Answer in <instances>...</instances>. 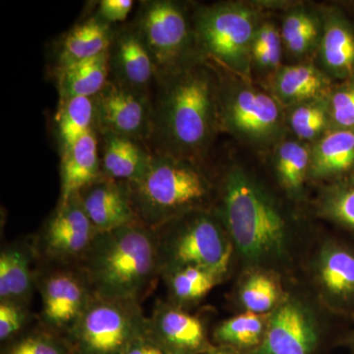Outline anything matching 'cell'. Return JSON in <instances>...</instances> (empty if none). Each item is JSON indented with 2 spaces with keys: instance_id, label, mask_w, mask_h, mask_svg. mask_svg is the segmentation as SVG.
<instances>
[{
  "instance_id": "obj_1",
  "label": "cell",
  "mask_w": 354,
  "mask_h": 354,
  "mask_svg": "<svg viewBox=\"0 0 354 354\" xmlns=\"http://www.w3.org/2000/svg\"><path fill=\"white\" fill-rule=\"evenodd\" d=\"M214 211L225 225L244 271L281 274L292 261L291 221L264 184L239 165L223 172Z\"/></svg>"
},
{
  "instance_id": "obj_2",
  "label": "cell",
  "mask_w": 354,
  "mask_h": 354,
  "mask_svg": "<svg viewBox=\"0 0 354 354\" xmlns=\"http://www.w3.org/2000/svg\"><path fill=\"white\" fill-rule=\"evenodd\" d=\"M156 86L149 147L153 153L201 164L221 131L220 74L199 62Z\"/></svg>"
},
{
  "instance_id": "obj_3",
  "label": "cell",
  "mask_w": 354,
  "mask_h": 354,
  "mask_svg": "<svg viewBox=\"0 0 354 354\" xmlns=\"http://www.w3.org/2000/svg\"><path fill=\"white\" fill-rule=\"evenodd\" d=\"M77 267L97 297L140 302L160 276L155 230L136 223L99 232Z\"/></svg>"
},
{
  "instance_id": "obj_4",
  "label": "cell",
  "mask_w": 354,
  "mask_h": 354,
  "mask_svg": "<svg viewBox=\"0 0 354 354\" xmlns=\"http://www.w3.org/2000/svg\"><path fill=\"white\" fill-rule=\"evenodd\" d=\"M153 153L145 176L124 183L140 223L156 230L190 212L213 209L216 187L200 162Z\"/></svg>"
},
{
  "instance_id": "obj_5",
  "label": "cell",
  "mask_w": 354,
  "mask_h": 354,
  "mask_svg": "<svg viewBox=\"0 0 354 354\" xmlns=\"http://www.w3.org/2000/svg\"><path fill=\"white\" fill-rule=\"evenodd\" d=\"M263 17L257 4L225 1L193 9L198 53L230 75L253 81L251 50Z\"/></svg>"
},
{
  "instance_id": "obj_6",
  "label": "cell",
  "mask_w": 354,
  "mask_h": 354,
  "mask_svg": "<svg viewBox=\"0 0 354 354\" xmlns=\"http://www.w3.org/2000/svg\"><path fill=\"white\" fill-rule=\"evenodd\" d=\"M158 274L200 267L227 277L235 257L225 225L213 209L178 216L155 230Z\"/></svg>"
},
{
  "instance_id": "obj_7",
  "label": "cell",
  "mask_w": 354,
  "mask_h": 354,
  "mask_svg": "<svg viewBox=\"0 0 354 354\" xmlns=\"http://www.w3.org/2000/svg\"><path fill=\"white\" fill-rule=\"evenodd\" d=\"M220 80L221 131L259 150L286 138V109L269 91L230 74Z\"/></svg>"
},
{
  "instance_id": "obj_8",
  "label": "cell",
  "mask_w": 354,
  "mask_h": 354,
  "mask_svg": "<svg viewBox=\"0 0 354 354\" xmlns=\"http://www.w3.org/2000/svg\"><path fill=\"white\" fill-rule=\"evenodd\" d=\"M131 25L152 55L158 80L203 62L198 53L193 9L187 4L174 0L140 2Z\"/></svg>"
},
{
  "instance_id": "obj_9",
  "label": "cell",
  "mask_w": 354,
  "mask_h": 354,
  "mask_svg": "<svg viewBox=\"0 0 354 354\" xmlns=\"http://www.w3.org/2000/svg\"><path fill=\"white\" fill-rule=\"evenodd\" d=\"M147 319L139 301L94 295L64 339L72 354H121L133 342L146 335Z\"/></svg>"
},
{
  "instance_id": "obj_10",
  "label": "cell",
  "mask_w": 354,
  "mask_h": 354,
  "mask_svg": "<svg viewBox=\"0 0 354 354\" xmlns=\"http://www.w3.org/2000/svg\"><path fill=\"white\" fill-rule=\"evenodd\" d=\"M319 312L309 298L286 291L270 313L262 344L249 354H316L325 337V324Z\"/></svg>"
},
{
  "instance_id": "obj_11",
  "label": "cell",
  "mask_w": 354,
  "mask_h": 354,
  "mask_svg": "<svg viewBox=\"0 0 354 354\" xmlns=\"http://www.w3.org/2000/svg\"><path fill=\"white\" fill-rule=\"evenodd\" d=\"M97 134L113 133L149 146L153 133V94L115 82L94 97Z\"/></svg>"
},
{
  "instance_id": "obj_12",
  "label": "cell",
  "mask_w": 354,
  "mask_h": 354,
  "mask_svg": "<svg viewBox=\"0 0 354 354\" xmlns=\"http://www.w3.org/2000/svg\"><path fill=\"white\" fill-rule=\"evenodd\" d=\"M62 268L36 277L41 298V322L46 329L65 337L80 320L94 297L83 272Z\"/></svg>"
},
{
  "instance_id": "obj_13",
  "label": "cell",
  "mask_w": 354,
  "mask_h": 354,
  "mask_svg": "<svg viewBox=\"0 0 354 354\" xmlns=\"http://www.w3.org/2000/svg\"><path fill=\"white\" fill-rule=\"evenodd\" d=\"M312 285L322 308L335 315L354 316V248L327 239L310 264Z\"/></svg>"
},
{
  "instance_id": "obj_14",
  "label": "cell",
  "mask_w": 354,
  "mask_h": 354,
  "mask_svg": "<svg viewBox=\"0 0 354 354\" xmlns=\"http://www.w3.org/2000/svg\"><path fill=\"white\" fill-rule=\"evenodd\" d=\"M97 234L76 194L68 201L58 203L44 223L36 249L50 262L78 266Z\"/></svg>"
},
{
  "instance_id": "obj_15",
  "label": "cell",
  "mask_w": 354,
  "mask_h": 354,
  "mask_svg": "<svg viewBox=\"0 0 354 354\" xmlns=\"http://www.w3.org/2000/svg\"><path fill=\"white\" fill-rule=\"evenodd\" d=\"M146 337L165 354H204L215 346L202 319L169 300L156 304L147 319Z\"/></svg>"
},
{
  "instance_id": "obj_16",
  "label": "cell",
  "mask_w": 354,
  "mask_h": 354,
  "mask_svg": "<svg viewBox=\"0 0 354 354\" xmlns=\"http://www.w3.org/2000/svg\"><path fill=\"white\" fill-rule=\"evenodd\" d=\"M109 79L128 88L152 93L158 73L150 51L131 24L115 28L109 50Z\"/></svg>"
},
{
  "instance_id": "obj_17",
  "label": "cell",
  "mask_w": 354,
  "mask_h": 354,
  "mask_svg": "<svg viewBox=\"0 0 354 354\" xmlns=\"http://www.w3.org/2000/svg\"><path fill=\"white\" fill-rule=\"evenodd\" d=\"M317 66L334 82L354 80V24L339 8L324 7Z\"/></svg>"
},
{
  "instance_id": "obj_18",
  "label": "cell",
  "mask_w": 354,
  "mask_h": 354,
  "mask_svg": "<svg viewBox=\"0 0 354 354\" xmlns=\"http://www.w3.org/2000/svg\"><path fill=\"white\" fill-rule=\"evenodd\" d=\"M78 196L99 232L140 223L124 183L102 176L85 186Z\"/></svg>"
},
{
  "instance_id": "obj_19",
  "label": "cell",
  "mask_w": 354,
  "mask_h": 354,
  "mask_svg": "<svg viewBox=\"0 0 354 354\" xmlns=\"http://www.w3.org/2000/svg\"><path fill=\"white\" fill-rule=\"evenodd\" d=\"M335 82L314 62L283 65L267 90L285 109L329 95Z\"/></svg>"
},
{
  "instance_id": "obj_20",
  "label": "cell",
  "mask_w": 354,
  "mask_h": 354,
  "mask_svg": "<svg viewBox=\"0 0 354 354\" xmlns=\"http://www.w3.org/2000/svg\"><path fill=\"white\" fill-rule=\"evenodd\" d=\"M101 138L102 174L121 183H134L145 176L152 165L155 153L143 142L102 133Z\"/></svg>"
},
{
  "instance_id": "obj_21",
  "label": "cell",
  "mask_w": 354,
  "mask_h": 354,
  "mask_svg": "<svg viewBox=\"0 0 354 354\" xmlns=\"http://www.w3.org/2000/svg\"><path fill=\"white\" fill-rule=\"evenodd\" d=\"M354 171V130L330 129L311 145L310 179L346 180Z\"/></svg>"
},
{
  "instance_id": "obj_22",
  "label": "cell",
  "mask_w": 354,
  "mask_h": 354,
  "mask_svg": "<svg viewBox=\"0 0 354 354\" xmlns=\"http://www.w3.org/2000/svg\"><path fill=\"white\" fill-rule=\"evenodd\" d=\"M99 146V135L93 130L62 153L58 203L68 201L102 176Z\"/></svg>"
},
{
  "instance_id": "obj_23",
  "label": "cell",
  "mask_w": 354,
  "mask_h": 354,
  "mask_svg": "<svg viewBox=\"0 0 354 354\" xmlns=\"http://www.w3.org/2000/svg\"><path fill=\"white\" fill-rule=\"evenodd\" d=\"M323 32L322 9L298 4L288 8L281 26L283 53L298 62L315 57Z\"/></svg>"
},
{
  "instance_id": "obj_24",
  "label": "cell",
  "mask_w": 354,
  "mask_h": 354,
  "mask_svg": "<svg viewBox=\"0 0 354 354\" xmlns=\"http://www.w3.org/2000/svg\"><path fill=\"white\" fill-rule=\"evenodd\" d=\"M311 145L297 139H283L274 147L272 167L281 189L293 201L305 196L310 179Z\"/></svg>"
},
{
  "instance_id": "obj_25",
  "label": "cell",
  "mask_w": 354,
  "mask_h": 354,
  "mask_svg": "<svg viewBox=\"0 0 354 354\" xmlns=\"http://www.w3.org/2000/svg\"><path fill=\"white\" fill-rule=\"evenodd\" d=\"M55 77L59 100L94 97L109 79V51L88 59L55 67Z\"/></svg>"
},
{
  "instance_id": "obj_26",
  "label": "cell",
  "mask_w": 354,
  "mask_h": 354,
  "mask_svg": "<svg viewBox=\"0 0 354 354\" xmlns=\"http://www.w3.org/2000/svg\"><path fill=\"white\" fill-rule=\"evenodd\" d=\"M115 27L106 24L94 15L72 28L57 50V66L97 57L109 51Z\"/></svg>"
},
{
  "instance_id": "obj_27",
  "label": "cell",
  "mask_w": 354,
  "mask_h": 354,
  "mask_svg": "<svg viewBox=\"0 0 354 354\" xmlns=\"http://www.w3.org/2000/svg\"><path fill=\"white\" fill-rule=\"evenodd\" d=\"M31 249L21 244L4 247L0 253V301L28 304L36 285Z\"/></svg>"
},
{
  "instance_id": "obj_28",
  "label": "cell",
  "mask_w": 354,
  "mask_h": 354,
  "mask_svg": "<svg viewBox=\"0 0 354 354\" xmlns=\"http://www.w3.org/2000/svg\"><path fill=\"white\" fill-rule=\"evenodd\" d=\"M236 288L237 304L243 311L270 314L285 297L279 272L268 270L244 271Z\"/></svg>"
},
{
  "instance_id": "obj_29",
  "label": "cell",
  "mask_w": 354,
  "mask_h": 354,
  "mask_svg": "<svg viewBox=\"0 0 354 354\" xmlns=\"http://www.w3.org/2000/svg\"><path fill=\"white\" fill-rule=\"evenodd\" d=\"M270 314L243 311L225 319L216 326L213 342L216 346L249 354L259 348L264 339Z\"/></svg>"
},
{
  "instance_id": "obj_30",
  "label": "cell",
  "mask_w": 354,
  "mask_h": 354,
  "mask_svg": "<svg viewBox=\"0 0 354 354\" xmlns=\"http://www.w3.org/2000/svg\"><path fill=\"white\" fill-rule=\"evenodd\" d=\"M169 301L186 308L201 301L225 279L223 274L200 267H185L162 274Z\"/></svg>"
},
{
  "instance_id": "obj_31",
  "label": "cell",
  "mask_w": 354,
  "mask_h": 354,
  "mask_svg": "<svg viewBox=\"0 0 354 354\" xmlns=\"http://www.w3.org/2000/svg\"><path fill=\"white\" fill-rule=\"evenodd\" d=\"M55 122L62 153L88 132L95 130L94 97L59 100Z\"/></svg>"
},
{
  "instance_id": "obj_32",
  "label": "cell",
  "mask_w": 354,
  "mask_h": 354,
  "mask_svg": "<svg viewBox=\"0 0 354 354\" xmlns=\"http://www.w3.org/2000/svg\"><path fill=\"white\" fill-rule=\"evenodd\" d=\"M286 118L295 139L312 145L330 129L328 97L286 109Z\"/></svg>"
},
{
  "instance_id": "obj_33",
  "label": "cell",
  "mask_w": 354,
  "mask_h": 354,
  "mask_svg": "<svg viewBox=\"0 0 354 354\" xmlns=\"http://www.w3.org/2000/svg\"><path fill=\"white\" fill-rule=\"evenodd\" d=\"M283 46L281 28L272 20L261 23L251 50L252 76L257 74L265 79L266 85L283 66Z\"/></svg>"
},
{
  "instance_id": "obj_34",
  "label": "cell",
  "mask_w": 354,
  "mask_h": 354,
  "mask_svg": "<svg viewBox=\"0 0 354 354\" xmlns=\"http://www.w3.org/2000/svg\"><path fill=\"white\" fill-rule=\"evenodd\" d=\"M316 213L354 234V185L344 180L326 186L317 199Z\"/></svg>"
},
{
  "instance_id": "obj_35",
  "label": "cell",
  "mask_w": 354,
  "mask_h": 354,
  "mask_svg": "<svg viewBox=\"0 0 354 354\" xmlns=\"http://www.w3.org/2000/svg\"><path fill=\"white\" fill-rule=\"evenodd\" d=\"M4 354H72L64 337L46 329L23 335L9 344Z\"/></svg>"
},
{
  "instance_id": "obj_36",
  "label": "cell",
  "mask_w": 354,
  "mask_h": 354,
  "mask_svg": "<svg viewBox=\"0 0 354 354\" xmlns=\"http://www.w3.org/2000/svg\"><path fill=\"white\" fill-rule=\"evenodd\" d=\"M328 104L330 129H354V80L335 84Z\"/></svg>"
},
{
  "instance_id": "obj_37",
  "label": "cell",
  "mask_w": 354,
  "mask_h": 354,
  "mask_svg": "<svg viewBox=\"0 0 354 354\" xmlns=\"http://www.w3.org/2000/svg\"><path fill=\"white\" fill-rule=\"evenodd\" d=\"M29 321L28 304L13 300L0 301V341H10L24 329Z\"/></svg>"
},
{
  "instance_id": "obj_38",
  "label": "cell",
  "mask_w": 354,
  "mask_h": 354,
  "mask_svg": "<svg viewBox=\"0 0 354 354\" xmlns=\"http://www.w3.org/2000/svg\"><path fill=\"white\" fill-rule=\"evenodd\" d=\"M133 6L134 1L132 0H102L97 4L94 16L102 22L115 27L118 23L127 21Z\"/></svg>"
},
{
  "instance_id": "obj_39",
  "label": "cell",
  "mask_w": 354,
  "mask_h": 354,
  "mask_svg": "<svg viewBox=\"0 0 354 354\" xmlns=\"http://www.w3.org/2000/svg\"><path fill=\"white\" fill-rule=\"evenodd\" d=\"M121 354H165L158 346L151 342L146 335L139 337L127 346Z\"/></svg>"
},
{
  "instance_id": "obj_40",
  "label": "cell",
  "mask_w": 354,
  "mask_h": 354,
  "mask_svg": "<svg viewBox=\"0 0 354 354\" xmlns=\"http://www.w3.org/2000/svg\"><path fill=\"white\" fill-rule=\"evenodd\" d=\"M204 354H242L241 353H237V351H234V349H230L227 348H223V346H214L211 351H209L208 353Z\"/></svg>"
},
{
  "instance_id": "obj_41",
  "label": "cell",
  "mask_w": 354,
  "mask_h": 354,
  "mask_svg": "<svg viewBox=\"0 0 354 354\" xmlns=\"http://www.w3.org/2000/svg\"><path fill=\"white\" fill-rule=\"evenodd\" d=\"M346 344L351 354H354V330L346 335Z\"/></svg>"
},
{
  "instance_id": "obj_42",
  "label": "cell",
  "mask_w": 354,
  "mask_h": 354,
  "mask_svg": "<svg viewBox=\"0 0 354 354\" xmlns=\"http://www.w3.org/2000/svg\"><path fill=\"white\" fill-rule=\"evenodd\" d=\"M346 183H348L349 184H351V185H354V171L351 172V176L348 177V178L346 179Z\"/></svg>"
},
{
  "instance_id": "obj_43",
  "label": "cell",
  "mask_w": 354,
  "mask_h": 354,
  "mask_svg": "<svg viewBox=\"0 0 354 354\" xmlns=\"http://www.w3.org/2000/svg\"><path fill=\"white\" fill-rule=\"evenodd\" d=\"M354 130V129H353Z\"/></svg>"
}]
</instances>
